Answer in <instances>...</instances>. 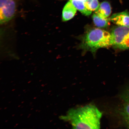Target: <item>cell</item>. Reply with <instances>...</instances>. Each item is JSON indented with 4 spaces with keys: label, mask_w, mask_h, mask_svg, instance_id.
<instances>
[{
    "label": "cell",
    "mask_w": 129,
    "mask_h": 129,
    "mask_svg": "<svg viewBox=\"0 0 129 129\" xmlns=\"http://www.w3.org/2000/svg\"><path fill=\"white\" fill-rule=\"evenodd\" d=\"M102 113L93 105L83 106L69 110L61 119L70 122L73 128L99 129Z\"/></svg>",
    "instance_id": "1"
},
{
    "label": "cell",
    "mask_w": 129,
    "mask_h": 129,
    "mask_svg": "<svg viewBox=\"0 0 129 129\" xmlns=\"http://www.w3.org/2000/svg\"><path fill=\"white\" fill-rule=\"evenodd\" d=\"M112 45L111 34L98 28L92 29L87 32L84 37L82 44L83 48L93 52L100 48Z\"/></svg>",
    "instance_id": "2"
},
{
    "label": "cell",
    "mask_w": 129,
    "mask_h": 129,
    "mask_svg": "<svg viewBox=\"0 0 129 129\" xmlns=\"http://www.w3.org/2000/svg\"><path fill=\"white\" fill-rule=\"evenodd\" d=\"M112 45L122 50L129 49V27L118 26L112 30Z\"/></svg>",
    "instance_id": "3"
},
{
    "label": "cell",
    "mask_w": 129,
    "mask_h": 129,
    "mask_svg": "<svg viewBox=\"0 0 129 129\" xmlns=\"http://www.w3.org/2000/svg\"><path fill=\"white\" fill-rule=\"evenodd\" d=\"M16 4L13 0H0V23L4 24L15 15Z\"/></svg>",
    "instance_id": "4"
},
{
    "label": "cell",
    "mask_w": 129,
    "mask_h": 129,
    "mask_svg": "<svg viewBox=\"0 0 129 129\" xmlns=\"http://www.w3.org/2000/svg\"><path fill=\"white\" fill-rule=\"evenodd\" d=\"M109 18L117 26L129 27V12L127 10L113 14Z\"/></svg>",
    "instance_id": "5"
},
{
    "label": "cell",
    "mask_w": 129,
    "mask_h": 129,
    "mask_svg": "<svg viewBox=\"0 0 129 129\" xmlns=\"http://www.w3.org/2000/svg\"><path fill=\"white\" fill-rule=\"evenodd\" d=\"M77 9L71 2H68L64 6L62 12V20L64 22L71 20L75 16Z\"/></svg>",
    "instance_id": "6"
},
{
    "label": "cell",
    "mask_w": 129,
    "mask_h": 129,
    "mask_svg": "<svg viewBox=\"0 0 129 129\" xmlns=\"http://www.w3.org/2000/svg\"><path fill=\"white\" fill-rule=\"evenodd\" d=\"M111 12L110 4L108 2L105 1L101 3L94 13L101 18L107 19L110 15Z\"/></svg>",
    "instance_id": "7"
},
{
    "label": "cell",
    "mask_w": 129,
    "mask_h": 129,
    "mask_svg": "<svg viewBox=\"0 0 129 129\" xmlns=\"http://www.w3.org/2000/svg\"><path fill=\"white\" fill-rule=\"evenodd\" d=\"M120 113L126 125L129 128V100L124 101L121 109Z\"/></svg>",
    "instance_id": "8"
},
{
    "label": "cell",
    "mask_w": 129,
    "mask_h": 129,
    "mask_svg": "<svg viewBox=\"0 0 129 129\" xmlns=\"http://www.w3.org/2000/svg\"><path fill=\"white\" fill-rule=\"evenodd\" d=\"M93 23L97 27L100 28H105L110 25L109 18L103 19L95 13L92 16Z\"/></svg>",
    "instance_id": "9"
},
{
    "label": "cell",
    "mask_w": 129,
    "mask_h": 129,
    "mask_svg": "<svg viewBox=\"0 0 129 129\" xmlns=\"http://www.w3.org/2000/svg\"><path fill=\"white\" fill-rule=\"evenodd\" d=\"M73 6L77 10L79 11L83 15L86 16H89L92 12L89 11L85 7L84 2L80 0H70Z\"/></svg>",
    "instance_id": "10"
},
{
    "label": "cell",
    "mask_w": 129,
    "mask_h": 129,
    "mask_svg": "<svg viewBox=\"0 0 129 129\" xmlns=\"http://www.w3.org/2000/svg\"><path fill=\"white\" fill-rule=\"evenodd\" d=\"M84 4L86 9L91 12L96 10L100 6L98 0H86Z\"/></svg>",
    "instance_id": "11"
},
{
    "label": "cell",
    "mask_w": 129,
    "mask_h": 129,
    "mask_svg": "<svg viewBox=\"0 0 129 129\" xmlns=\"http://www.w3.org/2000/svg\"><path fill=\"white\" fill-rule=\"evenodd\" d=\"M121 98L124 101L129 100V86L122 94Z\"/></svg>",
    "instance_id": "12"
},
{
    "label": "cell",
    "mask_w": 129,
    "mask_h": 129,
    "mask_svg": "<svg viewBox=\"0 0 129 129\" xmlns=\"http://www.w3.org/2000/svg\"><path fill=\"white\" fill-rule=\"evenodd\" d=\"M80 1H83V2H84L85 3V1H86V0H80Z\"/></svg>",
    "instance_id": "13"
}]
</instances>
